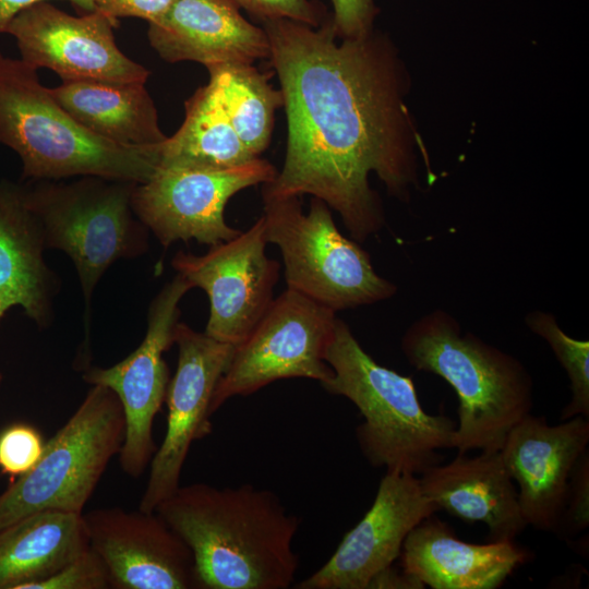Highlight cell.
I'll use <instances>...</instances> for the list:
<instances>
[{
    "instance_id": "obj_34",
    "label": "cell",
    "mask_w": 589,
    "mask_h": 589,
    "mask_svg": "<svg viewBox=\"0 0 589 589\" xmlns=\"http://www.w3.org/2000/svg\"><path fill=\"white\" fill-rule=\"evenodd\" d=\"M49 0H0V33H4L9 22L23 9L40 2ZM75 8L86 12H92L95 9L93 0H67Z\"/></svg>"
},
{
    "instance_id": "obj_11",
    "label": "cell",
    "mask_w": 589,
    "mask_h": 589,
    "mask_svg": "<svg viewBox=\"0 0 589 589\" xmlns=\"http://www.w3.org/2000/svg\"><path fill=\"white\" fill-rule=\"evenodd\" d=\"M191 288L178 274L153 300L141 345L112 366L91 368L83 373L85 382L109 388L121 404L125 429L119 462L132 478L143 474L157 449L153 424L170 382L164 352L175 344L179 302Z\"/></svg>"
},
{
    "instance_id": "obj_10",
    "label": "cell",
    "mask_w": 589,
    "mask_h": 589,
    "mask_svg": "<svg viewBox=\"0 0 589 589\" xmlns=\"http://www.w3.org/2000/svg\"><path fill=\"white\" fill-rule=\"evenodd\" d=\"M275 167L260 157L229 169L158 167L131 199L137 219L165 248L177 240L215 245L241 231L225 220L227 202L241 190L271 182Z\"/></svg>"
},
{
    "instance_id": "obj_9",
    "label": "cell",
    "mask_w": 589,
    "mask_h": 589,
    "mask_svg": "<svg viewBox=\"0 0 589 589\" xmlns=\"http://www.w3.org/2000/svg\"><path fill=\"white\" fill-rule=\"evenodd\" d=\"M336 320L335 311L287 288L235 347L213 393L211 416L230 398L252 395L278 380H329L333 370L325 353Z\"/></svg>"
},
{
    "instance_id": "obj_4",
    "label": "cell",
    "mask_w": 589,
    "mask_h": 589,
    "mask_svg": "<svg viewBox=\"0 0 589 589\" xmlns=\"http://www.w3.org/2000/svg\"><path fill=\"white\" fill-rule=\"evenodd\" d=\"M37 71L0 51V144L20 157L23 179L143 183L154 175L160 145L123 147L95 136L56 101Z\"/></svg>"
},
{
    "instance_id": "obj_32",
    "label": "cell",
    "mask_w": 589,
    "mask_h": 589,
    "mask_svg": "<svg viewBox=\"0 0 589 589\" xmlns=\"http://www.w3.org/2000/svg\"><path fill=\"white\" fill-rule=\"evenodd\" d=\"M173 0H93L95 9L115 20L137 17L148 24L163 16Z\"/></svg>"
},
{
    "instance_id": "obj_24",
    "label": "cell",
    "mask_w": 589,
    "mask_h": 589,
    "mask_svg": "<svg viewBox=\"0 0 589 589\" xmlns=\"http://www.w3.org/2000/svg\"><path fill=\"white\" fill-rule=\"evenodd\" d=\"M184 109L181 127L159 146L158 167L221 170L257 158L238 137L209 83L185 100Z\"/></svg>"
},
{
    "instance_id": "obj_29",
    "label": "cell",
    "mask_w": 589,
    "mask_h": 589,
    "mask_svg": "<svg viewBox=\"0 0 589 589\" xmlns=\"http://www.w3.org/2000/svg\"><path fill=\"white\" fill-rule=\"evenodd\" d=\"M110 578L99 555L88 546L49 578L31 589H107Z\"/></svg>"
},
{
    "instance_id": "obj_30",
    "label": "cell",
    "mask_w": 589,
    "mask_h": 589,
    "mask_svg": "<svg viewBox=\"0 0 589 589\" xmlns=\"http://www.w3.org/2000/svg\"><path fill=\"white\" fill-rule=\"evenodd\" d=\"M262 22L288 19L313 27L327 17L325 7L315 0H231Z\"/></svg>"
},
{
    "instance_id": "obj_17",
    "label": "cell",
    "mask_w": 589,
    "mask_h": 589,
    "mask_svg": "<svg viewBox=\"0 0 589 589\" xmlns=\"http://www.w3.org/2000/svg\"><path fill=\"white\" fill-rule=\"evenodd\" d=\"M588 443L589 419L582 416L550 425L544 417L529 413L509 430L500 453L517 483L527 526L554 531L570 473Z\"/></svg>"
},
{
    "instance_id": "obj_25",
    "label": "cell",
    "mask_w": 589,
    "mask_h": 589,
    "mask_svg": "<svg viewBox=\"0 0 589 589\" xmlns=\"http://www.w3.org/2000/svg\"><path fill=\"white\" fill-rule=\"evenodd\" d=\"M208 83L238 137L255 157L271 142L275 111L283 107L280 89L269 83V74L260 72L253 64H220L206 68Z\"/></svg>"
},
{
    "instance_id": "obj_3",
    "label": "cell",
    "mask_w": 589,
    "mask_h": 589,
    "mask_svg": "<svg viewBox=\"0 0 589 589\" xmlns=\"http://www.w3.org/2000/svg\"><path fill=\"white\" fill-rule=\"evenodd\" d=\"M401 351L417 370L441 376L456 392L457 454L500 450L509 430L531 413L533 382L525 365L473 334H461L445 311L412 323L401 338Z\"/></svg>"
},
{
    "instance_id": "obj_8",
    "label": "cell",
    "mask_w": 589,
    "mask_h": 589,
    "mask_svg": "<svg viewBox=\"0 0 589 589\" xmlns=\"http://www.w3.org/2000/svg\"><path fill=\"white\" fill-rule=\"evenodd\" d=\"M263 201L265 238L280 250L288 289L335 312L394 296L395 285L339 232L324 201L312 196L306 214L297 196Z\"/></svg>"
},
{
    "instance_id": "obj_7",
    "label": "cell",
    "mask_w": 589,
    "mask_h": 589,
    "mask_svg": "<svg viewBox=\"0 0 589 589\" xmlns=\"http://www.w3.org/2000/svg\"><path fill=\"white\" fill-rule=\"evenodd\" d=\"M24 187L46 248L65 252L77 271L86 313L93 290L117 260L142 254L147 228L133 217L136 182L84 176L71 182L33 181Z\"/></svg>"
},
{
    "instance_id": "obj_35",
    "label": "cell",
    "mask_w": 589,
    "mask_h": 589,
    "mask_svg": "<svg viewBox=\"0 0 589 589\" xmlns=\"http://www.w3.org/2000/svg\"><path fill=\"white\" fill-rule=\"evenodd\" d=\"M2 380H3V375L2 373H0V386H1Z\"/></svg>"
},
{
    "instance_id": "obj_15",
    "label": "cell",
    "mask_w": 589,
    "mask_h": 589,
    "mask_svg": "<svg viewBox=\"0 0 589 589\" xmlns=\"http://www.w3.org/2000/svg\"><path fill=\"white\" fill-rule=\"evenodd\" d=\"M438 510L422 492L418 476L385 471L373 504L333 555L297 589H368L399 558L408 533Z\"/></svg>"
},
{
    "instance_id": "obj_23",
    "label": "cell",
    "mask_w": 589,
    "mask_h": 589,
    "mask_svg": "<svg viewBox=\"0 0 589 589\" xmlns=\"http://www.w3.org/2000/svg\"><path fill=\"white\" fill-rule=\"evenodd\" d=\"M89 546L82 514L44 510L0 529V589H31Z\"/></svg>"
},
{
    "instance_id": "obj_14",
    "label": "cell",
    "mask_w": 589,
    "mask_h": 589,
    "mask_svg": "<svg viewBox=\"0 0 589 589\" xmlns=\"http://www.w3.org/2000/svg\"><path fill=\"white\" fill-rule=\"evenodd\" d=\"M175 344L178 363L165 400L167 429L149 464L147 484L139 504L144 512H155L177 491L192 444L212 433V396L235 350V346L179 322Z\"/></svg>"
},
{
    "instance_id": "obj_20",
    "label": "cell",
    "mask_w": 589,
    "mask_h": 589,
    "mask_svg": "<svg viewBox=\"0 0 589 589\" xmlns=\"http://www.w3.org/2000/svg\"><path fill=\"white\" fill-rule=\"evenodd\" d=\"M515 541L468 543L431 515L406 537L401 569L432 589H496L529 560Z\"/></svg>"
},
{
    "instance_id": "obj_31",
    "label": "cell",
    "mask_w": 589,
    "mask_h": 589,
    "mask_svg": "<svg viewBox=\"0 0 589 589\" xmlns=\"http://www.w3.org/2000/svg\"><path fill=\"white\" fill-rule=\"evenodd\" d=\"M332 20L337 36L354 38L369 34L377 14L373 0H332Z\"/></svg>"
},
{
    "instance_id": "obj_21",
    "label": "cell",
    "mask_w": 589,
    "mask_h": 589,
    "mask_svg": "<svg viewBox=\"0 0 589 589\" xmlns=\"http://www.w3.org/2000/svg\"><path fill=\"white\" fill-rule=\"evenodd\" d=\"M41 226L29 208L25 188L0 181V322L20 305L39 326L47 324L55 277L45 265Z\"/></svg>"
},
{
    "instance_id": "obj_13",
    "label": "cell",
    "mask_w": 589,
    "mask_h": 589,
    "mask_svg": "<svg viewBox=\"0 0 589 589\" xmlns=\"http://www.w3.org/2000/svg\"><path fill=\"white\" fill-rule=\"evenodd\" d=\"M117 26L118 20L98 10L75 16L40 1L20 11L4 33L15 38L23 62L62 81L146 83L149 71L116 44Z\"/></svg>"
},
{
    "instance_id": "obj_22",
    "label": "cell",
    "mask_w": 589,
    "mask_h": 589,
    "mask_svg": "<svg viewBox=\"0 0 589 589\" xmlns=\"http://www.w3.org/2000/svg\"><path fill=\"white\" fill-rule=\"evenodd\" d=\"M49 91L81 127L116 145L155 147L168 137L145 83L62 81Z\"/></svg>"
},
{
    "instance_id": "obj_19",
    "label": "cell",
    "mask_w": 589,
    "mask_h": 589,
    "mask_svg": "<svg viewBox=\"0 0 589 589\" xmlns=\"http://www.w3.org/2000/svg\"><path fill=\"white\" fill-rule=\"evenodd\" d=\"M423 494L440 509L488 527L489 541H515L526 529L518 491L500 450L468 457L457 454L450 462L426 468L418 477Z\"/></svg>"
},
{
    "instance_id": "obj_16",
    "label": "cell",
    "mask_w": 589,
    "mask_h": 589,
    "mask_svg": "<svg viewBox=\"0 0 589 589\" xmlns=\"http://www.w3.org/2000/svg\"><path fill=\"white\" fill-rule=\"evenodd\" d=\"M82 516L110 588L199 589L190 548L156 512L115 506Z\"/></svg>"
},
{
    "instance_id": "obj_6",
    "label": "cell",
    "mask_w": 589,
    "mask_h": 589,
    "mask_svg": "<svg viewBox=\"0 0 589 589\" xmlns=\"http://www.w3.org/2000/svg\"><path fill=\"white\" fill-rule=\"evenodd\" d=\"M124 414L116 394L92 385L69 420L45 443L37 464L0 494V529L32 514H83L124 440Z\"/></svg>"
},
{
    "instance_id": "obj_5",
    "label": "cell",
    "mask_w": 589,
    "mask_h": 589,
    "mask_svg": "<svg viewBox=\"0 0 589 589\" xmlns=\"http://www.w3.org/2000/svg\"><path fill=\"white\" fill-rule=\"evenodd\" d=\"M325 360L333 375L322 386L360 411L363 422L356 428V438L371 466L419 476L442 462L438 450L454 448L457 423L428 413L412 380L375 362L340 318Z\"/></svg>"
},
{
    "instance_id": "obj_27",
    "label": "cell",
    "mask_w": 589,
    "mask_h": 589,
    "mask_svg": "<svg viewBox=\"0 0 589 589\" xmlns=\"http://www.w3.org/2000/svg\"><path fill=\"white\" fill-rule=\"evenodd\" d=\"M45 447L40 432L26 423H13L0 432V472L11 481L28 472Z\"/></svg>"
},
{
    "instance_id": "obj_28",
    "label": "cell",
    "mask_w": 589,
    "mask_h": 589,
    "mask_svg": "<svg viewBox=\"0 0 589 589\" xmlns=\"http://www.w3.org/2000/svg\"><path fill=\"white\" fill-rule=\"evenodd\" d=\"M589 526V450L576 462L567 485L562 513L553 532L570 538Z\"/></svg>"
},
{
    "instance_id": "obj_1",
    "label": "cell",
    "mask_w": 589,
    "mask_h": 589,
    "mask_svg": "<svg viewBox=\"0 0 589 589\" xmlns=\"http://www.w3.org/2000/svg\"><path fill=\"white\" fill-rule=\"evenodd\" d=\"M262 23L287 119L285 161L263 200L310 194L363 241L384 224L370 172L397 194L411 180L392 59L372 31L337 44L332 15L317 27Z\"/></svg>"
},
{
    "instance_id": "obj_12",
    "label": "cell",
    "mask_w": 589,
    "mask_h": 589,
    "mask_svg": "<svg viewBox=\"0 0 589 589\" xmlns=\"http://www.w3.org/2000/svg\"><path fill=\"white\" fill-rule=\"evenodd\" d=\"M266 243L261 216L247 231L211 245L204 255L179 251L173 256L171 265L178 274L209 298L204 332L208 337L236 347L271 306L279 264L266 256Z\"/></svg>"
},
{
    "instance_id": "obj_18",
    "label": "cell",
    "mask_w": 589,
    "mask_h": 589,
    "mask_svg": "<svg viewBox=\"0 0 589 589\" xmlns=\"http://www.w3.org/2000/svg\"><path fill=\"white\" fill-rule=\"evenodd\" d=\"M239 9L231 0H173L148 24L149 45L167 62L194 61L206 68L269 59L264 28Z\"/></svg>"
},
{
    "instance_id": "obj_26",
    "label": "cell",
    "mask_w": 589,
    "mask_h": 589,
    "mask_svg": "<svg viewBox=\"0 0 589 589\" xmlns=\"http://www.w3.org/2000/svg\"><path fill=\"white\" fill-rule=\"evenodd\" d=\"M526 324L550 345L569 378L572 398L563 408L561 420L576 416L589 419V341L566 335L550 313L530 312Z\"/></svg>"
},
{
    "instance_id": "obj_33",
    "label": "cell",
    "mask_w": 589,
    "mask_h": 589,
    "mask_svg": "<svg viewBox=\"0 0 589 589\" xmlns=\"http://www.w3.org/2000/svg\"><path fill=\"white\" fill-rule=\"evenodd\" d=\"M425 586L414 576L392 566L380 572L368 589H423Z\"/></svg>"
},
{
    "instance_id": "obj_2",
    "label": "cell",
    "mask_w": 589,
    "mask_h": 589,
    "mask_svg": "<svg viewBox=\"0 0 589 589\" xmlns=\"http://www.w3.org/2000/svg\"><path fill=\"white\" fill-rule=\"evenodd\" d=\"M155 512L190 548L199 589H288L300 518L251 483L179 486Z\"/></svg>"
}]
</instances>
